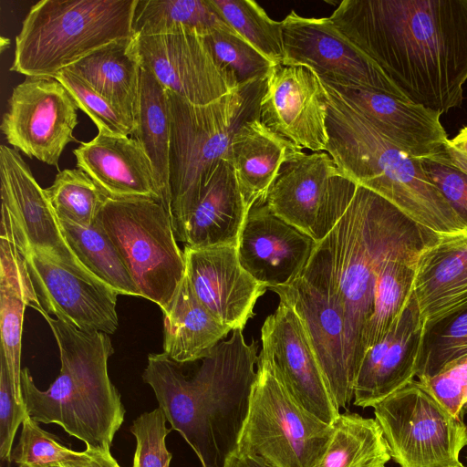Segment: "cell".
<instances>
[{
	"mask_svg": "<svg viewBox=\"0 0 467 467\" xmlns=\"http://www.w3.org/2000/svg\"><path fill=\"white\" fill-rule=\"evenodd\" d=\"M413 103L458 108L467 81V0H344L329 16Z\"/></svg>",
	"mask_w": 467,
	"mask_h": 467,
	"instance_id": "1",
	"label": "cell"
},
{
	"mask_svg": "<svg viewBox=\"0 0 467 467\" xmlns=\"http://www.w3.org/2000/svg\"><path fill=\"white\" fill-rule=\"evenodd\" d=\"M436 235L341 172L333 178L317 243L300 276L342 311L354 385L382 263L393 252Z\"/></svg>",
	"mask_w": 467,
	"mask_h": 467,
	"instance_id": "2",
	"label": "cell"
},
{
	"mask_svg": "<svg viewBox=\"0 0 467 467\" xmlns=\"http://www.w3.org/2000/svg\"><path fill=\"white\" fill-rule=\"evenodd\" d=\"M258 358L257 343H246L242 329L233 330L191 376L163 352L149 355L142 379L202 467H224L236 451Z\"/></svg>",
	"mask_w": 467,
	"mask_h": 467,
	"instance_id": "3",
	"label": "cell"
},
{
	"mask_svg": "<svg viewBox=\"0 0 467 467\" xmlns=\"http://www.w3.org/2000/svg\"><path fill=\"white\" fill-rule=\"evenodd\" d=\"M58 346L61 368L47 390L34 383L27 368L21 373V389L29 416L38 423H55L89 450H110L122 425L125 408L108 372L113 354L108 334L86 332L45 310Z\"/></svg>",
	"mask_w": 467,
	"mask_h": 467,
	"instance_id": "4",
	"label": "cell"
},
{
	"mask_svg": "<svg viewBox=\"0 0 467 467\" xmlns=\"http://www.w3.org/2000/svg\"><path fill=\"white\" fill-rule=\"evenodd\" d=\"M322 84L328 97L326 151L340 172L383 197L431 233L446 234L466 230V223L429 179L421 161L399 149Z\"/></svg>",
	"mask_w": 467,
	"mask_h": 467,
	"instance_id": "5",
	"label": "cell"
},
{
	"mask_svg": "<svg viewBox=\"0 0 467 467\" xmlns=\"http://www.w3.org/2000/svg\"><path fill=\"white\" fill-rule=\"evenodd\" d=\"M267 78L239 85L205 105L191 103L167 89L171 119V207L177 241L185 244L188 220L217 165L222 160L230 161L235 133L247 121L260 119Z\"/></svg>",
	"mask_w": 467,
	"mask_h": 467,
	"instance_id": "6",
	"label": "cell"
},
{
	"mask_svg": "<svg viewBox=\"0 0 467 467\" xmlns=\"http://www.w3.org/2000/svg\"><path fill=\"white\" fill-rule=\"evenodd\" d=\"M138 0H41L16 37L10 70L53 78L95 50L130 38Z\"/></svg>",
	"mask_w": 467,
	"mask_h": 467,
	"instance_id": "7",
	"label": "cell"
},
{
	"mask_svg": "<svg viewBox=\"0 0 467 467\" xmlns=\"http://www.w3.org/2000/svg\"><path fill=\"white\" fill-rule=\"evenodd\" d=\"M96 223L122 257L141 297L163 312L186 272L170 212L154 199L108 198Z\"/></svg>",
	"mask_w": 467,
	"mask_h": 467,
	"instance_id": "8",
	"label": "cell"
},
{
	"mask_svg": "<svg viewBox=\"0 0 467 467\" xmlns=\"http://www.w3.org/2000/svg\"><path fill=\"white\" fill-rule=\"evenodd\" d=\"M256 366L236 451L275 467H317L331 439L332 425L296 403L265 359L259 357Z\"/></svg>",
	"mask_w": 467,
	"mask_h": 467,
	"instance_id": "9",
	"label": "cell"
},
{
	"mask_svg": "<svg viewBox=\"0 0 467 467\" xmlns=\"http://www.w3.org/2000/svg\"><path fill=\"white\" fill-rule=\"evenodd\" d=\"M390 457L400 467H465L463 418L453 416L420 379H411L374 406Z\"/></svg>",
	"mask_w": 467,
	"mask_h": 467,
	"instance_id": "10",
	"label": "cell"
},
{
	"mask_svg": "<svg viewBox=\"0 0 467 467\" xmlns=\"http://www.w3.org/2000/svg\"><path fill=\"white\" fill-rule=\"evenodd\" d=\"M281 22V65L303 66L324 82L379 91L410 102L378 64L345 36L329 17L309 18L291 11Z\"/></svg>",
	"mask_w": 467,
	"mask_h": 467,
	"instance_id": "11",
	"label": "cell"
},
{
	"mask_svg": "<svg viewBox=\"0 0 467 467\" xmlns=\"http://www.w3.org/2000/svg\"><path fill=\"white\" fill-rule=\"evenodd\" d=\"M0 237L14 244H25L52 260L99 280L69 246L45 189L37 183L30 167L17 150L5 145L0 146Z\"/></svg>",
	"mask_w": 467,
	"mask_h": 467,
	"instance_id": "12",
	"label": "cell"
},
{
	"mask_svg": "<svg viewBox=\"0 0 467 467\" xmlns=\"http://www.w3.org/2000/svg\"><path fill=\"white\" fill-rule=\"evenodd\" d=\"M1 130L18 151L57 166L66 146L75 141L78 106L64 85L53 78H30L8 99Z\"/></svg>",
	"mask_w": 467,
	"mask_h": 467,
	"instance_id": "13",
	"label": "cell"
},
{
	"mask_svg": "<svg viewBox=\"0 0 467 467\" xmlns=\"http://www.w3.org/2000/svg\"><path fill=\"white\" fill-rule=\"evenodd\" d=\"M134 43L141 68L191 103H212L237 87L215 62L197 31L134 36Z\"/></svg>",
	"mask_w": 467,
	"mask_h": 467,
	"instance_id": "14",
	"label": "cell"
},
{
	"mask_svg": "<svg viewBox=\"0 0 467 467\" xmlns=\"http://www.w3.org/2000/svg\"><path fill=\"white\" fill-rule=\"evenodd\" d=\"M14 244L26 260L37 297L47 314L86 332L109 335L117 330L119 294L114 289L25 244Z\"/></svg>",
	"mask_w": 467,
	"mask_h": 467,
	"instance_id": "15",
	"label": "cell"
},
{
	"mask_svg": "<svg viewBox=\"0 0 467 467\" xmlns=\"http://www.w3.org/2000/svg\"><path fill=\"white\" fill-rule=\"evenodd\" d=\"M265 359L289 395L302 408L327 424L338 417L325 377L296 313L279 302L261 328Z\"/></svg>",
	"mask_w": 467,
	"mask_h": 467,
	"instance_id": "16",
	"label": "cell"
},
{
	"mask_svg": "<svg viewBox=\"0 0 467 467\" xmlns=\"http://www.w3.org/2000/svg\"><path fill=\"white\" fill-rule=\"evenodd\" d=\"M327 108V93L311 69L277 65L267 78L260 121L302 149L326 151Z\"/></svg>",
	"mask_w": 467,
	"mask_h": 467,
	"instance_id": "17",
	"label": "cell"
},
{
	"mask_svg": "<svg viewBox=\"0 0 467 467\" xmlns=\"http://www.w3.org/2000/svg\"><path fill=\"white\" fill-rule=\"evenodd\" d=\"M271 290L300 318L337 408L347 410L354 398V382L348 366L341 309L300 275Z\"/></svg>",
	"mask_w": 467,
	"mask_h": 467,
	"instance_id": "18",
	"label": "cell"
},
{
	"mask_svg": "<svg viewBox=\"0 0 467 467\" xmlns=\"http://www.w3.org/2000/svg\"><path fill=\"white\" fill-rule=\"evenodd\" d=\"M183 254L185 275L198 300L232 331L243 330L268 288L242 267L236 246L185 245Z\"/></svg>",
	"mask_w": 467,
	"mask_h": 467,
	"instance_id": "19",
	"label": "cell"
},
{
	"mask_svg": "<svg viewBox=\"0 0 467 467\" xmlns=\"http://www.w3.org/2000/svg\"><path fill=\"white\" fill-rule=\"evenodd\" d=\"M321 82L410 157L448 163L449 138L441 113L386 93Z\"/></svg>",
	"mask_w": 467,
	"mask_h": 467,
	"instance_id": "20",
	"label": "cell"
},
{
	"mask_svg": "<svg viewBox=\"0 0 467 467\" xmlns=\"http://www.w3.org/2000/svg\"><path fill=\"white\" fill-rule=\"evenodd\" d=\"M317 243L263 204L249 211L236 248L242 267L272 289L301 275Z\"/></svg>",
	"mask_w": 467,
	"mask_h": 467,
	"instance_id": "21",
	"label": "cell"
},
{
	"mask_svg": "<svg viewBox=\"0 0 467 467\" xmlns=\"http://www.w3.org/2000/svg\"><path fill=\"white\" fill-rule=\"evenodd\" d=\"M427 333L412 294L389 333L364 354L354 385V405L373 407L413 379Z\"/></svg>",
	"mask_w": 467,
	"mask_h": 467,
	"instance_id": "22",
	"label": "cell"
},
{
	"mask_svg": "<svg viewBox=\"0 0 467 467\" xmlns=\"http://www.w3.org/2000/svg\"><path fill=\"white\" fill-rule=\"evenodd\" d=\"M413 296L428 332L467 310V229L438 234L421 250Z\"/></svg>",
	"mask_w": 467,
	"mask_h": 467,
	"instance_id": "23",
	"label": "cell"
},
{
	"mask_svg": "<svg viewBox=\"0 0 467 467\" xmlns=\"http://www.w3.org/2000/svg\"><path fill=\"white\" fill-rule=\"evenodd\" d=\"M77 168L114 200L154 199L162 203L151 161L133 137L98 133L73 150Z\"/></svg>",
	"mask_w": 467,
	"mask_h": 467,
	"instance_id": "24",
	"label": "cell"
},
{
	"mask_svg": "<svg viewBox=\"0 0 467 467\" xmlns=\"http://www.w3.org/2000/svg\"><path fill=\"white\" fill-rule=\"evenodd\" d=\"M339 173L328 153L303 152L282 166L265 204L275 215L317 241L332 180Z\"/></svg>",
	"mask_w": 467,
	"mask_h": 467,
	"instance_id": "25",
	"label": "cell"
},
{
	"mask_svg": "<svg viewBox=\"0 0 467 467\" xmlns=\"http://www.w3.org/2000/svg\"><path fill=\"white\" fill-rule=\"evenodd\" d=\"M303 149L266 128L260 119L247 121L234 136L230 162L250 211L265 204L282 166Z\"/></svg>",
	"mask_w": 467,
	"mask_h": 467,
	"instance_id": "26",
	"label": "cell"
},
{
	"mask_svg": "<svg viewBox=\"0 0 467 467\" xmlns=\"http://www.w3.org/2000/svg\"><path fill=\"white\" fill-rule=\"evenodd\" d=\"M249 210L231 162L222 160L186 225L185 245H237Z\"/></svg>",
	"mask_w": 467,
	"mask_h": 467,
	"instance_id": "27",
	"label": "cell"
},
{
	"mask_svg": "<svg viewBox=\"0 0 467 467\" xmlns=\"http://www.w3.org/2000/svg\"><path fill=\"white\" fill-rule=\"evenodd\" d=\"M26 306L39 313L44 310L25 258L10 240L0 237L1 356L6 364L15 396L19 403H25L21 389V346Z\"/></svg>",
	"mask_w": 467,
	"mask_h": 467,
	"instance_id": "28",
	"label": "cell"
},
{
	"mask_svg": "<svg viewBox=\"0 0 467 467\" xmlns=\"http://www.w3.org/2000/svg\"><path fill=\"white\" fill-rule=\"evenodd\" d=\"M66 69L105 97L135 131L140 109L141 66L134 36L111 42Z\"/></svg>",
	"mask_w": 467,
	"mask_h": 467,
	"instance_id": "29",
	"label": "cell"
},
{
	"mask_svg": "<svg viewBox=\"0 0 467 467\" xmlns=\"http://www.w3.org/2000/svg\"><path fill=\"white\" fill-rule=\"evenodd\" d=\"M163 313V353L179 364L203 359L232 331L196 297L186 275Z\"/></svg>",
	"mask_w": 467,
	"mask_h": 467,
	"instance_id": "30",
	"label": "cell"
},
{
	"mask_svg": "<svg viewBox=\"0 0 467 467\" xmlns=\"http://www.w3.org/2000/svg\"><path fill=\"white\" fill-rule=\"evenodd\" d=\"M436 236L404 246L390 254L382 263L376 279L373 310L364 337V354L389 333L402 315L413 294L420 254Z\"/></svg>",
	"mask_w": 467,
	"mask_h": 467,
	"instance_id": "31",
	"label": "cell"
},
{
	"mask_svg": "<svg viewBox=\"0 0 467 467\" xmlns=\"http://www.w3.org/2000/svg\"><path fill=\"white\" fill-rule=\"evenodd\" d=\"M171 134L168 90L148 71L141 68L140 109L132 135L148 154L162 198L171 214L170 190V143Z\"/></svg>",
	"mask_w": 467,
	"mask_h": 467,
	"instance_id": "32",
	"label": "cell"
},
{
	"mask_svg": "<svg viewBox=\"0 0 467 467\" xmlns=\"http://www.w3.org/2000/svg\"><path fill=\"white\" fill-rule=\"evenodd\" d=\"M317 467H385L390 460L382 430L375 419L340 413Z\"/></svg>",
	"mask_w": 467,
	"mask_h": 467,
	"instance_id": "33",
	"label": "cell"
},
{
	"mask_svg": "<svg viewBox=\"0 0 467 467\" xmlns=\"http://www.w3.org/2000/svg\"><path fill=\"white\" fill-rule=\"evenodd\" d=\"M214 29L237 34L210 0H138L134 36H154L194 30L202 36Z\"/></svg>",
	"mask_w": 467,
	"mask_h": 467,
	"instance_id": "34",
	"label": "cell"
},
{
	"mask_svg": "<svg viewBox=\"0 0 467 467\" xmlns=\"http://www.w3.org/2000/svg\"><path fill=\"white\" fill-rule=\"evenodd\" d=\"M69 246L86 268L119 295L141 296L122 257L105 231L58 219Z\"/></svg>",
	"mask_w": 467,
	"mask_h": 467,
	"instance_id": "35",
	"label": "cell"
},
{
	"mask_svg": "<svg viewBox=\"0 0 467 467\" xmlns=\"http://www.w3.org/2000/svg\"><path fill=\"white\" fill-rule=\"evenodd\" d=\"M225 22L275 66L284 59L282 22L252 0H210Z\"/></svg>",
	"mask_w": 467,
	"mask_h": 467,
	"instance_id": "36",
	"label": "cell"
},
{
	"mask_svg": "<svg viewBox=\"0 0 467 467\" xmlns=\"http://www.w3.org/2000/svg\"><path fill=\"white\" fill-rule=\"evenodd\" d=\"M45 192L58 219L85 226L95 223L108 199L95 182L78 168L59 171Z\"/></svg>",
	"mask_w": 467,
	"mask_h": 467,
	"instance_id": "37",
	"label": "cell"
},
{
	"mask_svg": "<svg viewBox=\"0 0 467 467\" xmlns=\"http://www.w3.org/2000/svg\"><path fill=\"white\" fill-rule=\"evenodd\" d=\"M202 37L215 62L237 86L265 78L275 67L238 34L214 29Z\"/></svg>",
	"mask_w": 467,
	"mask_h": 467,
	"instance_id": "38",
	"label": "cell"
},
{
	"mask_svg": "<svg viewBox=\"0 0 467 467\" xmlns=\"http://www.w3.org/2000/svg\"><path fill=\"white\" fill-rule=\"evenodd\" d=\"M86 451H76L59 442L57 438L40 428L30 416L22 423L11 462L18 467H48L82 460Z\"/></svg>",
	"mask_w": 467,
	"mask_h": 467,
	"instance_id": "39",
	"label": "cell"
},
{
	"mask_svg": "<svg viewBox=\"0 0 467 467\" xmlns=\"http://www.w3.org/2000/svg\"><path fill=\"white\" fill-rule=\"evenodd\" d=\"M70 93L78 109L95 123L99 133L110 136H132L134 128L119 110L85 80L67 69L55 78Z\"/></svg>",
	"mask_w": 467,
	"mask_h": 467,
	"instance_id": "40",
	"label": "cell"
},
{
	"mask_svg": "<svg viewBox=\"0 0 467 467\" xmlns=\"http://www.w3.org/2000/svg\"><path fill=\"white\" fill-rule=\"evenodd\" d=\"M444 322L446 325L435 337L431 347L423 350L416 374L420 380L431 378L449 364L467 358V310L441 323Z\"/></svg>",
	"mask_w": 467,
	"mask_h": 467,
	"instance_id": "41",
	"label": "cell"
},
{
	"mask_svg": "<svg viewBox=\"0 0 467 467\" xmlns=\"http://www.w3.org/2000/svg\"><path fill=\"white\" fill-rule=\"evenodd\" d=\"M161 408L144 412L136 418L130 432L136 439L132 467H170L172 454L166 447V437L171 428Z\"/></svg>",
	"mask_w": 467,
	"mask_h": 467,
	"instance_id": "42",
	"label": "cell"
},
{
	"mask_svg": "<svg viewBox=\"0 0 467 467\" xmlns=\"http://www.w3.org/2000/svg\"><path fill=\"white\" fill-rule=\"evenodd\" d=\"M420 381L453 416L463 418L467 409V358Z\"/></svg>",
	"mask_w": 467,
	"mask_h": 467,
	"instance_id": "43",
	"label": "cell"
},
{
	"mask_svg": "<svg viewBox=\"0 0 467 467\" xmlns=\"http://www.w3.org/2000/svg\"><path fill=\"white\" fill-rule=\"evenodd\" d=\"M28 416L26 404L19 403L16 399L6 364L0 355V459L2 462H11L16 431Z\"/></svg>",
	"mask_w": 467,
	"mask_h": 467,
	"instance_id": "44",
	"label": "cell"
},
{
	"mask_svg": "<svg viewBox=\"0 0 467 467\" xmlns=\"http://www.w3.org/2000/svg\"><path fill=\"white\" fill-rule=\"evenodd\" d=\"M421 165L431 182L467 224V175L450 165L428 160L421 161Z\"/></svg>",
	"mask_w": 467,
	"mask_h": 467,
	"instance_id": "45",
	"label": "cell"
},
{
	"mask_svg": "<svg viewBox=\"0 0 467 467\" xmlns=\"http://www.w3.org/2000/svg\"><path fill=\"white\" fill-rule=\"evenodd\" d=\"M448 163L467 175V126L462 128L447 144Z\"/></svg>",
	"mask_w": 467,
	"mask_h": 467,
	"instance_id": "46",
	"label": "cell"
},
{
	"mask_svg": "<svg viewBox=\"0 0 467 467\" xmlns=\"http://www.w3.org/2000/svg\"><path fill=\"white\" fill-rule=\"evenodd\" d=\"M82 460L67 462L71 467H121L111 455L110 450L86 449Z\"/></svg>",
	"mask_w": 467,
	"mask_h": 467,
	"instance_id": "47",
	"label": "cell"
},
{
	"mask_svg": "<svg viewBox=\"0 0 467 467\" xmlns=\"http://www.w3.org/2000/svg\"><path fill=\"white\" fill-rule=\"evenodd\" d=\"M224 467H275L259 457L235 451L233 453Z\"/></svg>",
	"mask_w": 467,
	"mask_h": 467,
	"instance_id": "48",
	"label": "cell"
},
{
	"mask_svg": "<svg viewBox=\"0 0 467 467\" xmlns=\"http://www.w3.org/2000/svg\"><path fill=\"white\" fill-rule=\"evenodd\" d=\"M10 46V39L5 36L0 37V51L4 52Z\"/></svg>",
	"mask_w": 467,
	"mask_h": 467,
	"instance_id": "49",
	"label": "cell"
},
{
	"mask_svg": "<svg viewBox=\"0 0 467 467\" xmlns=\"http://www.w3.org/2000/svg\"><path fill=\"white\" fill-rule=\"evenodd\" d=\"M48 467H71V466L67 462H66V463H60L57 465H52V466H48Z\"/></svg>",
	"mask_w": 467,
	"mask_h": 467,
	"instance_id": "50",
	"label": "cell"
},
{
	"mask_svg": "<svg viewBox=\"0 0 467 467\" xmlns=\"http://www.w3.org/2000/svg\"><path fill=\"white\" fill-rule=\"evenodd\" d=\"M466 459H467V456H466Z\"/></svg>",
	"mask_w": 467,
	"mask_h": 467,
	"instance_id": "51",
	"label": "cell"
}]
</instances>
